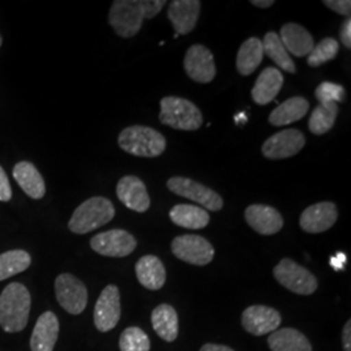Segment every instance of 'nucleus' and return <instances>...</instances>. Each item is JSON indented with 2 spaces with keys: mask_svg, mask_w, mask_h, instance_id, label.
I'll return each mask as SVG.
<instances>
[{
  "mask_svg": "<svg viewBox=\"0 0 351 351\" xmlns=\"http://www.w3.org/2000/svg\"><path fill=\"white\" fill-rule=\"evenodd\" d=\"M165 0H116L110 11V24L123 38L134 37L143 20H151L163 10Z\"/></svg>",
  "mask_w": 351,
  "mask_h": 351,
  "instance_id": "1",
  "label": "nucleus"
},
{
  "mask_svg": "<svg viewBox=\"0 0 351 351\" xmlns=\"http://www.w3.org/2000/svg\"><path fill=\"white\" fill-rule=\"evenodd\" d=\"M32 297L20 282H12L0 294V326L7 333H17L29 322Z\"/></svg>",
  "mask_w": 351,
  "mask_h": 351,
  "instance_id": "2",
  "label": "nucleus"
},
{
  "mask_svg": "<svg viewBox=\"0 0 351 351\" xmlns=\"http://www.w3.org/2000/svg\"><path fill=\"white\" fill-rule=\"evenodd\" d=\"M119 146L134 156L156 158L165 151L167 141L162 133L152 128L134 125L125 128L120 133Z\"/></svg>",
  "mask_w": 351,
  "mask_h": 351,
  "instance_id": "3",
  "label": "nucleus"
},
{
  "mask_svg": "<svg viewBox=\"0 0 351 351\" xmlns=\"http://www.w3.org/2000/svg\"><path fill=\"white\" fill-rule=\"evenodd\" d=\"M113 217L112 202L104 197H93L75 208L68 226L75 234H86L108 224Z\"/></svg>",
  "mask_w": 351,
  "mask_h": 351,
  "instance_id": "4",
  "label": "nucleus"
},
{
  "mask_svg": "<svg viewBox=\"0 0 351 351\" xmlns=\"http://www.w3.org/2000/svg\"><path fill=\"white\" fill-rule=\"evenodd\" d=\"M159 120L164 125L177 130L194 132L201 128L203 116L193 101L178 97H165L160 101Z\"/></svg>",
  "mask_w": 351,
  "mask_h": 351,
  "instance_id": "5",
  "label": "nucleus"
},
{
  "mask_svg": "<svg viewBox=\"0 0 351 351\" xmlns=\"http://www.w3.org/2000/svg\"><path fill=\"white\" fill-rule=\"evenodd\" d=\"M277 281L290 291L300 295L314 294L317 289L316 277L304 267L285 258L274 269Z\"/></svg>",
  "mask_w": 351,
  "mask_h": 351,
  "instance_id": "6",
  "label": "nucleus"
},
{
  "mask_svg": "<svg viewBox=\"0 0 351 351\" xmlns=\"http://www.w3.org/2000/svg\"><path fill=\"white\" fill-rule=\"evenodd\" d=\"M167 188L175 193L176 195L199 203L208 211H220L224 206L223 198L216 191L191 178L180 176L171 177L167 181Z\"/></svg>",
  "mask_w": 351,
  "mask_h": 351,
  "instance_id": "7",
  "label": "nucleus"
},
{
  "mask_svg": "<svg viewBox=\"0 0 351 351\" xmlns=\"http://www.w3.org/2000/svg\"><path fill=\"white\" fill-rule=\"evenodd\" d=\"M171 249L176 258L194 265H207L213 262L215 256L213 245L204 237L197 234L176 237L172 241Z\"/></svg>",
  "mask_w": 351,
  "mask_h": 351,
  "instance_id": "8",
  "label": "nucleus"
},
{
  "mask_svg": "<svg viewBox=\"0 0 351 351\" xmlns=\"http://www.w3.org/2000/svg\"><path fill=\"white\" fill-rule=\"evenodd\" d=\"M55 293L59 304L66 313L81 314L88 304V289L81 280L69 274H62L55 281Z\"/></svg>",
  "mask_w": 351,
  "mask_h": 351,
  "instance_id": "9",
  "label": "nucleus"
},
{
  "mask_svg": "<svg viewBox=\"0 0 351 351\" xmlns=\"http://www.w3.org/2000/svg\"><path fill=\"white\" fill-rule=\"evenodd\" d=\"M91 249L103 256L124 258L137 247V241L126 230L112 229L94 236L90 241Z\"/></svg>",
  "mask_w": 351,
  "mask_h": 351,
  "instance_id": "10",
  "label": "nucleus"
},
{
  "mask_svg": "<svg viewBox=\"0 0 351 351\" xmlns=\"http://www.w3.org/2000/svg\"><path fill=\"white\" fill-rule=\"evenodd\" d=\"M306 138L298 129L281 130L267 139L262 146L264 156L272 160L287 159L297 155L304 147Z\"/></svg>",
  "mask_w": 351,
  "mask_h": 351,
  "instance_id": "11",
  "label": "nucleus"
},
{
  "mask_svg": "<svg viewBox=\"0 0 351 351\" xmlns=\"http://www.w3.org/2000/svg\"><path fill=\"white\" fill-rule=\"evenodd\" d=\"M121 316L120 291L114 285H108L95 303L94 308V324L99 332H110L117 326Z\"/></svg>",
  "mask_w": 351,
  "mask_h": 351,
  "instance_id": "12",
  "label": "nucleus"
},
{
  "mask_svg": "<svg viewBox=\"0 0 351 351\" xmlns=\"http://www.w3.org/2000/svg\"><path fill=\"white\" fill-rule=\"evenodd\" d=\"M184 68L186 75L199 84H208L216 75L213 52L203 45H193L189 49L184 59Z\"/></svg>",
  "mask_w": 351,
  "mask_h": 351,
  "instance_id": "13",
  "label": "nucleus"
},
{
  "mask_svg": "<svg viewBox=\"0 0 351 351\" xmlns=\"http://www.w3.org/2000/svg\"><path fill=\"white\" fill-rule=\"evenodd\" d=\"M241 322L245 330L250 335L264 336L277 330L281 324V315L272 307L255 304L242 313Z\"/></svg>",
  "mask_w": 351,
  "mask_h": 351,
  "instance_id": "14",
  "label": "nucleus"
},
{
  "mask_svg": "<svg viewBox=\"0 0 351 351\" xmlns=\"http://www.w3.org/2000/svg\"><path fill=\"white\" fill-rule=\"evenodd\" d=\"M339 210L332 202H320L307 207L301 215L300 226L307 233H323L336 224Z\"/></svg>",
  "mask_w": 351,
  "mask_h": 351,
  "instance_id": "15",
  "label": "nucleus"
},
{
  "mask_svg": "<svg viewBox=\"0 0 351 351\" xmlns=\"http://www.w3.org/2000/svg\"><path fill=\"white\" fill-rule=\"evenodd\" d=\"M116 194L120 202L132 211L146 213L150 208L151 201L145 182L136 176L123 177L116 186Z\"/></svg>",
  "mask_w": 351,
  "mask_h": 351,
  "instance_id": "16",
  "label": "nucleus"
},
{
  "mask_svg": "<svg viewBox=\"0 0 351 351\" xmlns=\"http://www.w3.org/2000/svg\"><path fill=\"white\" fill-rule=\"evenodd\" d=\"M247 224L262 236H272L284 226V219L276 208L267 204H251L245 211Z\"/></svg>",
  "mask_w": 351,
  "mask_h": 351,
  "instance_id": "17",
  "label": "nucleus"
},
{
  "mask_svg": "<svg viewBox=\"0 0 351 351\" xmlns=\"http://www.w3.org/2000/svg\"><path fill=\"white\" fill-rule=\"evenodd\" d=\"M201 13L198 0H173L169 4L168 19L175 27L176 34L185 36L194 30Z\"/></svg>",
  "mask_w": 351,
  "mask_h": 351,
  "instance_id": "18",
  "label": "nucleus"
},
{
  "mask_svg": "<svg viewBox=\"0 0 351 351\" xmlns=\"http://www.w3.org/2000/svg\"><path fill=\"white\" fill-rule=\"evenodd\" d=\"M59 329L60 326L56 315L51 311L40 315L30 339L32 351H53L59 337Z\"/></svg>",
  "mask_w": 351,
  "mask_h": 351,
  "instance_id": "19",
  "label": "nucleus"
},
{
  "mask_svg": "<svg viewBox=\"0 0 351 351\" xmlns=\"http://www.w3.org/2000/svg\"><path fill=\"white\" fill-rule=\"evenodd\" d=\"M280 40L288 53L297 58L308 56L315 47L314 38L303 26L288 23L281 27Z\"/></svg>",
  "mask_w": 351,
  "mask_h": 351,
  "instance_id": "20",
  "label": "nucleus"
},
{
  "mask_svg": "<svg viewBox=\"0 0 351 351\" xmlns=\"http://www.w3.org/2000/svg\"><path fill=\"white\" fill-rule=\"evenodd\" d=\"M284 85V75L281 71L274 66H267L259 75L254 88L251 90V97L259 106H265L275 101L277 94Z\"/></svg>",
  "mask_w": 351,
  "mask_h": 351,
  "instance_id": "21",
  "label": "nucleus"
},
{
  "mask_svg": "<svg viewBox=\"0 0 351 351\" xmlns=\"http://www.w3.org/2000/svg\"><path fill=\"white\" fill-rule=\"evenodd\" d=\"M136 275L139 284L149 290H159L164 287L167 272L163 262L155 255H145L136 264Z\"/></svg>",
  "mask_w": 351,
  "mask_h": 351,
  "instance_id": "22",
  "label": "nucleus"
},
{
  "mask_svg": "<svg viewBox=\"0 0 351 351\" xmlns=\"http://www.w3.org/2000/svg\"><path fill=\"white\" fill-rule=\"evenodd\" d=\"M13 177L20 188L33 199H42L46 194V185L34 164L20 162L13 168Z\"/></svg>",
  "mask_w": 351,
  "mask_h": 351,
  "instance_id": "23",
  "label": "nucleus"
},
{
  "mask_svg": "<svg viewBox=\"0 0 351 351\" xmlns=\"http://www.w3.org/2000/svg\"><path fill=\"white\" fill-rule=\"evenodd\" d=\"M268 346L272 351H313L307 337L294 328L277 329L271 333Z\"/></svg>",
  "mask_w": 351,
  "mask_h": 351,
  "instance_id": "24",
  "label": "nucleus"
},
{
  "mask_svg": "<svg viewBox=\"0 0 351 351\" xmlns=\"http://www.w3.org/2000/svg\"><path fill=\"white\" fill-rule=\"evenodd\" d=\"M310 110V103L302 97H294L281 103L268 117L274 126H284L302 120Z\"/></svg>",
  "mask_w": 351,
  "mask_h": 351,
  "instance_id": "25",
  "label": "nucleus"
},
{
  "mask_svg": "<svg viewBox=\"0 0 351 351\" xmlns=\"http://www.w3.org/2000/svg\"><path fill=\"white\" fill-rule=\"evenodd\" d=\"M154 330L160 339L173 342L178 336V316L175 308L169 304H159L151 314Z\"/></svg>",
  "mask_w": 351,
  "mask_h": 351,
  "instance_id": "26",
  "label": "nucleus"
},
{
  "mask_svg": "<svg viewBox=\"0 0 351 351\" xmlns=\"http://www.w3.org/2000/svg\"><path fill=\"white\" fill-rule=\"evenodd\" d=\"M169 217L173 224L186 229H203L210 223L208 213L193 204H177L169 211Z\"/></svg>",
  "mask_w": 351,
  "mask_h": 351,
  "instance_id": "27",
  "label": "nucleus"
},
{
  "mask_svg": "<svg viewBox=\"0 0 351 351\" xmlns=\"http://www.w3.org/2000/svg\"><path fill=\"white\" fill-rule=\"evenodd\" d=\"M264 50L259 38L246 39L237 53V71L239 75H250L263 62Z\"/></svg>",
  "mask_w": 351,
  "mask_h": 351,
  "instance_id": "28",
  "label": "nucleus"
},
{
  "mask_svg": "<svg viewBox=\"0 0 351 351\" xmlns=\"http://www.w3.org/2000/svg\"><path fill=\"white\" fill-rule=\"evenodd\" d=\"M263 45L264 53L274 60L276 65H278L281 69H284L288 73H295L297 68L295 64L293 62V59L290 58L288 51L285 50L284 45L281 43L280 37L277 36L276 33L269 32L264 36V39L262 40Z\"/></svg>",
  "mask_w": 351,
  "mask_h": 351,
  "instance_id": "29",
  "label": "nucleus"
},
{
  "mask_svg": "<svg viewBox=\"0 0 351 351\" xmlns=\"http://www.w3.org/2000/svg\"><path fill=\"white\" fill-rule=\"evenodd\" d=\"M339 106L336 103H320L315 107L308 120V129L316 136L328 133L336 123Z\"/></svg>",
  "mask_w": 351,
  "mask_h": 351,
  "instance_id": "30",
  "label": "nucleus"
},
{
  "mask_svg": "<svg viewBox=\"0 0 351 351\" xmlns=\"http://www.w3.org/2000/svg\"><path fill=\"white\" fill-rule=\"evenodd\" d=\"M30 263L32 258L24 250H11L0 254V281L24 272Z\"/></svg>",
  "mask_w": 351,
  "mask_h": 351,
  "instance_id": "31",
  "label": "nucleus"
},
{
  "mask_svg": "<svg viewBox=\"0 0 351 351\" xmlns=\"http://www.w3.org/2000/svg\"><path fill=\"white\" fill-rule=\"evenodd\" d=\"M121 351H150V339L138 326H130L120 336Z\"/></svg>",
  "mask_w": 351,
  "mask_h": 351,
  "instance_id": "32",
  "label": "nucleus"
},
{
  "mask_svg": "<svg viewBox=\"0 0 351 351\" xmlns=\"http://www.w3.org/2000/svg\"><path fill=\"white\" fill-rule=\"evenodd\" d=\"M339 42L335 38H326L320 43L315 46L307 58V64L313 68H316L322 64L333 60L339 53Z\"/></svg>",
  "mask_w": 351,
  "mask_h": 351,
  "instance_id": "33",
  "label": "nucleus"
},
{
  "mask_svg": "<svg viewBox=\"0 0 351 351\" xmlns=\"http://www.w3.org/2000/svg\"><path fill=\"white\" fill-rule=\"evenodd\" d=\"M315 97L320 103H342L345 101V88L339 84L323 82L315 90Z\"/></svg>",
  "mask_w": 351,
  "mask_h": 351,
  "instance_id": "34",
  "label": "nucleus"
},
{
  "mask_svg": "<svg viewBox=\"0 0 351 351\" xmlns=\"http://www.w3.org/2000/svg\"><path fill=\"white\" fill-rule=\"evenodd\" d=\"M323 3L329 10L335 11L336 13H339L342 16H350V0H324Z\"/></svg>",
  "mask_w": 351,
  "mask_h": 351,
  "instance_id": "35",
  "label": "nucleus"
},
{
  "mask_svg": "<svg viewBox=\"0 0 351 351\" xmlns=\"http://www.w3.org/2000/svg\"><path fill=\"white\" fill-rule=\"evenodd\" d=\"M12 198V189L8 176L0 167V202H10Z\"/></svg>",
  "mask_w": 351,
  "mask_h": 351,
  "instance_id": "36",
  "label": "nucleus"
},
{
  "mask_svg": "<svg viewBox=\"0 0 351 351\" xmlns=\"http://www.w3.org/2000/svg\"><path fill=\"white\" fill-rule=\"evenodd\" d=\"M341 42L346 49H351V20L350 17L346 19V21L341 27Z\"/></svg>",
  "mask_w": 351,
  "mask_h": 351,
  "instance_id": "37",
  "label": "nucleus"
},
{
  "mask_svg": "<svg viewBox=\"0 0 351 351\" xmlns=\"http://www.w3.org/2000/svg\"><path fill=\"white\" fill-rule=\"evenodd\" d=\"M342 346L343 350L351 351V322L349 320L342 330Z\"/></svg>",
  "mask_w": 351,
  "mask_h": 351,
  "instance_id": "38",
  "label": "nucleus"
},
{
  "mask_svg": "<svg viewBox=\"0 0 351 351\" xmlns=\"http://www.w3.org/2000/svg\"><path fill=\"white\" fill-rule=\"evenodd\" d=\"M199 351H234L226 345H216V343H206L203 345Z\"/></svg>",
  "mask_w": 351,
  "mask_h": 351,
  "instance_id": "39",
  "label": "nucleus"
},
{
  "mask_svg": "<svg viewBox=\"0 0 351 351\" xmlns=\"http://www.w3.org/2000/svg\"><path fill=\"white\" fill-rule=\"evenodd\" d=\"M345 262H346V258H345L343 254H339L336 258H332V261H330V263H332L335 269H339Z\"/></svg>",
  "mask_w": 351,
  "mask_h": 351,
  "instance_id": "40",
  "label": "nucleus"
},
{
  "mask_svg": "<svg viewBox=\"0 0 351 351\" xmlns=\"http://www.w3.org/2000/svg\"><path fill=\"white\" fill-rule=\"evenodd\" d=\"M274 3L275 1H272V0H251V4L256 5L259 8H268V7L274 5Z\"/></svg>",
  "mask_w": 351,
  "mask_h": 351,
  "instance_id": "41",
  "label": "nucleus"
},
{
  "mask_svg": "<svg viewBox=\"0 0 351 351\" xmlns=\"http://www.w3.org/2000/svg\"><path fill=\"white\" fill-rule=\"evenodd\" d=\"M0 46H1V37H0Z\"/></svg>",
  "mask_w": 351,
  "mask_h": 351,
  "instance_id": "42",
  "label": "nucleus"
}]
</instances>
